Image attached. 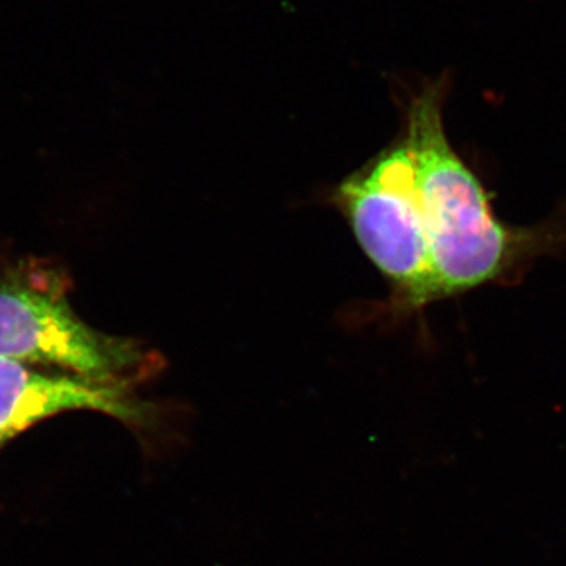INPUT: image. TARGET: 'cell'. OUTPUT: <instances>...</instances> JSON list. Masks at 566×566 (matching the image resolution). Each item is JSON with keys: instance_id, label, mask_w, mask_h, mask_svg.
<instances>
[{"instance_id": "1", "label": "cell", "mask_w": 566, "mask_h": 566, "mask_svg": "<svg viewBox=\"0 0 566 566\" xmlns=\"http://www.w3.org/2000/svg\"><path fill=\"white\" fill-rule=\"evenodd\" d=\"M447 91L446 76L424 84L409 99L403 132L430 244L433 303L509 277L551 240L545 229L495 218L479 177L447 137Z\"/></svg>"}, {"instance_id": "2", "label": "cell", "mask_w": 566, "mask_h": 566, "mask_svg": "<svg viewBox=\"0 0 566 566\" xmlns=\"http://www.w3.org/2000/svg\"><path fill=\"white\" fill-rule=\"evenodd\" d=\"M59 268L24 260L0 274V357L54 367L106 385L129 387L159 367L137 342L82 322Z\"/></svg>"}, {"instance_id": "3", "label": "cell", "mask_w": 566, "mask_h": 566, "mask_svg": "<svg viewBox=\"0 0 566 566\" xmlns=\"http://www.w3.org/2000/svg\"><path fill=\"white\" fill-rule=\"evenodd\" d=\"M365 255L392 285L397 303H433L430 244L424 229L415 161L403 134L335 189Z\"/></svg>"}, {"instance_id": "4", "label": "cell", "mask_w": 566, "mask_h": 566, "mask_svg": "<svg viewBox=\"0 0 566 566\" xmlns=\"http://www.w3.org/2000/svg\"><path fill=\"white\" fill-rule=\"evenodd\" d=\"M69 411H98L139 424L144 405L129 387L70 374H43L31 365L0 357V449L33 424Z\"/></svg>"}]
</instances>
